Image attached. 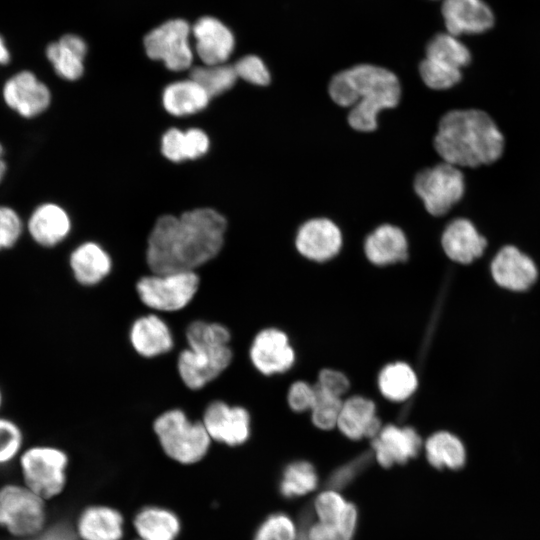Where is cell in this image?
Listing matches in <instances>:
<instances>
[{
	"mask_svg": "<svg viewBox=\"0 0 540 540\" xmlns=\"http://www.w3.org/2000/svg\"><path fill=\"white\" fill-rule=\"evenodd\" d=\"M226 227V219L211 208H197L180 217L163 215L148 239L147 264L156 274L194 271L220 252Z\"/></svg>",
	"mask_w": 540,
	"mask_h": 540,
	"instance_id": "cell-1",
	"label": "cell"
},
{
	"mask_svg": "<svg viewBox=\"0 0 540 540\" xmlns=\"http://www.w3.org/2000/svg\"><path fill=\"white\" fill-rule=\"evenodd\" d=\"M328 93L337 105L350 108L348 123L354 130L371 132L377 127L378 114L399 103L401 86L390 70L358 64L334 75Z\"/></svg>",
	"mask_w": 540,
	"mask_h": 540,
	"instance_id": "cell-2",
	"label": "cell"
},
{
	"mask_svg": "<svg viewBox=\"0 0 540 540\" xmlns=\"http://www.w3.org/2000/svg\"><path fill=\"white\" fill-rule=\"evenodd\" d=\"M504 137L484 111L452 110L439 121L434 148L444 162L475 168L497 161L504 150Z\"/></svg>",
	"mask_w": 540,
	"mask_h": 540,
	"instance_id": "cell-3",
	"label": "cell"
},
{
	"mask_svg": "<svg viewBox=\"0 0 540 540\" xmlns=\"http://www.w3.org/2000/svg\"><path fill=\"white\" fill-rule=\"evenodd\" d=\"M188 348L181 351L177 368L183 383L192 390L203 388L230 364V332L220 323L196 320L186 329Z\"/></svg>",
	"mask_w": 540,
	"mask_h": 540,
	"instance_id": "cell-4",
	"label": "cell"
},
{
	"mask_svg": "<svg viewBox=\"0 0 540 540\" xmlns=\"http://www.w3.org/2000/svg\"><path fill=\"white\" fill-rule=\"evenodd\" d=\"M47 501L21 481L0 485V529L17 540L38 536L47 525Z\"/></svg>",
	"mask_w": 540,
	"mask_h": 540,
	"instance_id": "cell-5",
	"label": "cell"
},
{
	"mask_svg": "<svg viewBox=\"0 0 540 540\" xmlns=\"http://www.w3.org/2000/svg\"><path fill=\"white\" fill-rule=\"evenodd\" d=\"M20 480L45 501L58 497L67 484V453L52 445L24 448L17 460Z\"/></svg>",
	"mask_w": 540,
	"mask_h": 540,
	"instance_id": "cell-6",
	"label": "cell"
},
{
	"mask_svg": "<svg viewBox=\"0 0 540 540\" xmlns=\"http://www.w3.org/2000/svg\"><path fill=\"white\" fill-rule=\"evenodd\" d=\"M164 453L172 460L191 465L207 454L211 438L202 422H191L180 409L162 413L153 423Z\"/></svg>",
	"mask_w": 540,
	"mask_h": 540,
	"instance_id": "cell-7",
	"label": "cell"
},
{
	"mask_svg": "<svg viewBox=\"0 0 540 540\" xmlns=\"http://www.w3.org/2000/svg\"><path fill=\"white\" fill-rule=\"evenodd\" d=\"M199 277L194 271H175L144 276L136 284L140 300L149 308L164 312L183 309L195 296Z\"/></svg>",
	"mask_w": 540,
	"mask_h": 540,
	"instance_id": "cell-8",
	"label": "cell"
},
{
	"mask_svg": "<svg viewBox=\"0 0 540 540\" xmlns=\"http://www.w3.org/2000/svg\"><path fill=\"white\" fill-rule=\"evenodd\" d=\"M414 190L425 209L433 216H443L464 195V176L459 167L442 162L418 172Z\"/></svg>",
	"mask_w": 540,
	"mask_h": 540,
	"instance_id": "cell-9",
	"label": "cell"
},
{
	"mask_svg": "<svg viewBox=\"0 0 540 540\" xmlns=\"http://www.w3.org/2000/svg\"><path fill=\"white\" fill-rule=\"evenodd\" d=\"M191 26L184 19H170L149 31L143 45L147 56L161 61L172 71H183L192 65Z\"/></svg>",
	"mask_w": 540,
	"mask_h": 540,
	"instance_id": "cell-10",
	"label": "cell"
},
{
	"mask_svg": "<svg viewBox=\"0 0 540 540\" xmlns=\"http://www.w3.org/2000/svg\"><path fill=\"white\" fill-rule=\"evenodd\" d=\"M2 96L6 105L24 118L38 116L51 102L47 85L29 70L19 71L6 80Z\"/></svg>",
	"mask_w": 540,
	"mask_h": 540,
	"instance_id": "cell-11",
	"label": "cell"
},
{
	"mask_svg": "<svg viewBox=\"0 0 540 540\" xmlns=\"http://www.w3.org/2000/svg\"><path fill=\"white\" fill-rule=\"evenodd\" d=\"M202 423L211 440L228 446L244 444L250 436L248 411L220 400L213 401L206 407Z\"/></svg>",
	"mask_w": 540,
	"mask_h": 540,
	"instance_id": "cell-12",
	"label": "cell"
},
{
	"mask_svg": "<svg viewBox=\"0 0 540 540\" xmlns=\"http://www.w3.org/2000/svg\"><path fill=\"white\" fill-rule=\"evenodd\" d=\"M191 33L194 49L204 65L226 63L235 48V36L231 29L218 18L204 16L199 18Z\"/></svg>",
	"mask_w": 540,
	"mask_h": 540,
	"instance_id": "cell-13",
	"label": "cell"
},
{
	"mask_svg": "<svg viewBox=\"0 0 540 540\" xmlns=\"http://www.w3.org/2000/svg\"><path fill=\"white\" fill-rule=\"evenodd\" d=\"M295 245L298 252L305 258L324 262L340 251L342 234L333 221L327 218H314L300 226Z\"/></svg>",
	"mask_w": 540,
	"mask_h": 540,
	"instance_id": "cell-14",
	"label": "cell"
},
{
	"mask_svg": "<svg viewBox=\"0 0 540 540\" xmlns=\"http://www.w3.org/2000/svg\"><path fill=\"white\" fill-rule=\"evenodd\" d=\"M255 368L265 375L287 371L294 363L295 354L286 334L278 329L260 331L250 348Z\"/></svg>",
	"mask_w": 540,
	"mask_h": 540,
	"instance_id": "cell-15",
	"label": "cell"
},
{
	"mask_svg": "<svg viewBox=\"0 0 540 540\" xmlns=\"http://www.w3.org/2000/svg\"><path fill=\"white\" fill-rule=\"evenodd\" d=\"M442 16L454 36L483 33L494 24L491 9L482 0H443Z\"/></svg>",
	"mask_w": 540,
	"mask_h": 540,
	"instance_id": "cell-16",
	"label": "cell"
},
{
	"mask_svg": "<svg viewBox=\"0 0 540 540\" xmlns=\"http://www.w3.org/2000/svg\"><path fill=\"white\" fill-rule=\"evenodd\" d=\"M372 448L378 463L390 467L415 457L421 448V438L412 427L387 425L373 438Z\"/></svg>",
	"mask_w": 540,
	"mask_h": 540,
	"instance_id": "cell-17",
	"label": "cell"
},
{
	"mask_svg": "<svg viewBox=\"0 0 540 540\" xmlns=\"http://www.w3.org/2000/svg\"><path fill=\"white\" fill-rule=\"evenodd\" d=\"M491 272L498 285L516 291L527 289L537 278L534 262L510 245L496 254L491 264Z\"/></svg>",
	"mask_w": 540,
	"mask_h": 540,
	"instance_id": "cell-18",
	"label": "cell"
},
{
	"mask_svg": "<svg viewBox=\"0 0 540 540\" xmlns=\"http://www.w3.org/2000/svg\"><path fill=\"white\" fill-rule=\"evenodd\" d=\"M441 244L451 260L468 264L483 254L487 242L470 220L457 218L446 226Z\"/></svg>",
	"mask_w": 540,
	"mask_h": 540,
	"instance_id": "cell-19",
	"label": "cell"
},
{
	"mask_svg": "<svg viewBox=\"0 0 540 540\" xmlns=\"http://www.w3.org/2000/svg\"><path fill=\"white\" fill-rule=\"evenodd\" d=\"M27 228L34 242L43 247H53L68 236L71 221L61 206L54 203H44L32 212Z\"/></svg>",
	"mask_w": 540,
	"mask_h": 540,
	"instance_id": "cell-20",
	"label": "cell"
},
{
	"mask_svg": "<svg viewBox=\"0 0 540 540\" xmlns=\"http://www.w3.org/2000/svg\"><path fill=\"white\" fill-rule=\"evenodd\" d=\"M337 427L346 437L359 440L374 438L381 430L373 401L362 396H353L342 403Z\"/></svg>",
	"mask_w": 540,
	"mask_h": 540,
	"instance_id": "cell-21",
	"label": "cell"
},
{
	"mask_svg": "<svg viewBox=\"0 0 540 540\" xmlns=\"http://www.w3.org/2000/svg\"><path fill=\"white\" fill-rule=\"evenodd\" d=\"M76 532L82 540H122L124 519L113 507L92 505L80 513Z\"/></svg>",
	"mask_w": 540,
	"mask_h": 540,
	"instance_id": "cell-22",
	"label": "cell"
},
{
	"mask_svg": "<svg viewBox=\"0 0 540 540\" xmlns=\"http://www.w3.org/2000/svg\"><path fill=\"white\" fill-rule=\"evenodd\" d=\"M129 338L134 350L147 358L167 353L173 347L168 325L154 314L137 318L131 326Z\"/></svg>",
	"mask_w": 540,
	"mask_h": 540,
	"instance_id": "cell-23",
	"label": "cell"
},
{
	"mask_svg": "<svg viewBox=\"0 0 540 540\" xmlns=\"http://www.w3.org/2000/svg\"><path fill=\"white\" fill-rule=\"evenodd\" d=\"M45 54L59 77L75 81L83 75L87 44L82 37L65 34L50 43Z\"/></svg>",
	"mask_w": 540,
	"mask_h": 540,
	"instance_id": "cell-24",
	"label": "cell"
},
{
	"mask_svg": "<svg viewBox=\"0 0 540 540\" xmlns=\"http://www.w3.org/2000/svg\"><path fill=\"white\" fill-rule=\"evenodd\" d=\"M364 251L368 260L375 265L393 264L407 259L408 242L399 227L383 224L367 236Z\"/></svg>",
	"mask_w": 540,
	"mask_h": 540,
	"instance_id": "cell-25",
	"label": "cell"
},
{
	"mask_svg": "<svg viewBox=\"0 0 540 540\" xmlns=\"http://www.w3.org/2000/svg\"><path fill=\"white\" fill-rule=\"evenodd\" d=\"M318 522L338 531L345 540H352L357 524L356 507L334 489L321 492L314 503Z\"/></svg>",
	"mask_w": 540,
	"mask_h": 540,
	"instance_id": "cell-26",
	"label": "cell"
},
{
	"mask_svg": "<svg viewBox=\"0 0 540 540\" xmlns=\"http://www.w3.org/2000/svg\"><path fill=\"white\" fill-rule=\"evenodd\" d=\"M69 264L76 281L85 286L101 282L112 267L109 254L94 242H85L75 248Z\"/></svg>",
	"mask_w": 540,
	"mask_h": 540,
	"instance_id": "cell-27",
	"label": "cell"
},
{
	"mask_svg": "<svg viewBox=\"0 0 540 540\" xmlns=\"http://www.w3.org/2000/svg\"><path fill=\"white\" fill-rule=\"evenodd\" d=\"M140 540H177L181 522L176 513L160 506L141 508L133 519Z\"/></svg>",
	"mask_w": 540,
	"mask_h": 540,
	"instance_id": "cell-28",
	"label": "cell"
},
{
	"mask_svg": "<svg viewBox=\"0 0 540 540\" xmlns=\"http://www.w3.org/2000/svg\"><path fill=\"white\" fill-rule=\"evenodd\" d=\"M209 99L206 91L191 78L169 84L162 95L165 110L174 116L195 114L206 108Z\"/></svg>",
	"mask_w": 540,
	"mask_h": 540,
	"instance_id": "cell-29",
	"label": "cell"
},
{
	"mask_svg": "<svg viewBox=\"0 0 540 540\" xmlns=\"http://www.w3.org/2000/svg\"><path fill=\"white\" fill-rule=\"evenodd\" d=\"M428 462L435 468L457 470L466 461L465 447L453 434L440 431L430 436L425 443Z\"/></svg>",
	"mask_w": 540,
	"mask_h": 540,
	"instance_id": "cell-30",
	"label": "cell"
},
{
	"mask_svg": "<svg viewBox=\"0 0 540 540\" xmlns=\"http://www.w3.org/2000/svg\"><path fill=\"white\" fill-rule=\"evenodd\" d=\"M379 389L391 401L409 398L417 387V377L406 363H393L382 369L379 375Z\"/></svg>",
	"mask_w": 540,
	"mask_h": 540,
	"instance_id": "cell-31",
	"label": "cell"
},
{
	"mask_svg": "<svg viewBox=\"0 0 540 540\" xmlns=\"http://www.w3.org/2000/svg\"><path fill=\"white\" fill-rule=\"evenodd\" d=\"M426 57L460 70L471 62L469 49L450 33L433 36L426 46Z\"/></svg>",
	"mask_w": 540,
	"mask_h": 540,
	"instance_id": "cell-32",
	"label": "cell"
},
{
	"mask_svg": "<svg viewBox=\"0 0 540 540\" xmlns=\"http://www.w3.org/2000/svg\"><path fill=\"white\" fill-rule=\"evenodd\" d=\"M317 484L315 468L307 461H295L284 469L279 489L284 497L295 498L313 491Z\"/></svg>",
	"mask_w": 540,
	"mask_h": 540,
	"instance_id": "cell-33",
	"label": "cell"
},
{
	"mask_svg": "<svg viewBox=\"0 0 540 540\" xmlns=\"http://www.w3.org/2000/svg\"><path fill=\"white\" fill-rule=\"evenodd\" d=\"M190 78L197 82L211 98L233 87L238 77L233 65L223 63L194 67Z\"/></svg>",
	"mask_w": 540,
	"mask_h": 540,
	"instance_id": "cell-34",
	"label": "cell"
},
{
	"mask_svg": "<svg viewBox=\"0 0 540 540\" xmlns=\"http://www.w3.org/2000/svg\"><path fill=\"white\" fill-rule=\"evenodd\" d=\"M419 73L424 84L433 90L449 89L462 78L460 69L427 57L421 61Z\"/></svg>",
	"mask_w": 540,
	"mask_h": 540,
	"instance_id": "cell-35",
	"label": "cell"
},
{
	"mask_svg": "<svg viewBox=\"0 0 540 540\" xmlns=\"http://www.w3.org/2000/svg\"><path fill=\"white\" fill-rule=\"evenodd\" d=\"M24 441L22 428L14 420L0 416V468L18 460Z\"/></svg>",
	"mask_w": 540,
	"mask_h": 540,
	"instance_id": "cell-36",
	"label": "cell"
},
{
	"mask_svg": "<svg viewBox=\"0 0 540 540\" xmlns=\"http://www.w3.org/2000/svg\"><path fill=\"white\" fill-rule=\"evenodd\" d=\"M314 404L311 408V418L314 425L323 430H329L337 426V421L342 407L340 397L331 395L317 386Z\"/></svg>",
	"mask_w": 540,
	"mask_h": 540,
	"instance_id": "cell-37",
	"label": "cell"
},
{
	"mask_svg": "<svg viewBox=\"0 0 540 540\" xmlns=\"http://www.w3.org/2000/svg\"><path fill=\"white\" fill-rule=\"evenodd\" d=\"M296 534L292 519L283 513H275L259 525L253 540H296Z\"/></svg>",
	"mask_w": 540,
	"mask_h": 540,
	"instance_id": "cell-38",
	"label": "cell"
},
{
	"mask_svg": "<svg viewBox=\"0 0 540 540\" xmlns=\"http://www.w3.org/2000/svg\"><path fill=\"white\" fill-rule=\"evenodd\" d=\"M237 77L257 86L270 82V73L263 60L256 55L241 57L234 65Z\"/></svg>",
	"mask_w": 540,
	"mask_h": 540,
	"instance_id": "cell-39",
	"label": "cell"
},
{
	"mask_svg": "<svg viewBox=\"0 0 540 540\" xmlns=\"http://www.w3.org/2000/svg\"><path fill=\"white\" fill-rule=\"evenodd\" d=\"M23 233V222L9 206L0 205V251L12 248Z\"/></svg>",
	"mask_w": 540,
	"mask_h": 540,
	"instance_id": "cell-40",
	"label": "cell"
},
{
	"mask_svg": "<svg viewBox=\"0 0 540 540\" xmlns=\"http://www.w3.org/2000/svg\"><path fill=\"white\" fill-rule=\"evenodd\" d=\"M370 461V455L364 453L336 469L329 477L328 486L337 490L346 487L358 476Z\"/></svg>",
	"mask_w": 540,
	"mask_h": 540,
	"instance_id": "cell-41",
	"label": "cell"
},
{
	"mask_svg": "<svg viewBox=\"0 0 540 540\" xmlns=\"http://www.w3.org/2000/svg\"><path fill=\"white\" fill-rule=\"evenodd\" d=\"M161 151L167 159L173 162L185 160V133L177 128L167 130L161 140Z\"/></svg>",
	"mask_w": 540,
	"mask_h": 540,
	"instance_id": "cell-42",
	"label": "cell"
},
{
	"mask_svg": "<svg viewBox=\"0 0 540 540\" xmlns=\"http://www.w3.org/2000/svg\"><path fill=\"white\" fill-rule=\"evenodd\" d=\"M316 396L315 387L310 386L306 382H295L288 392V403L292 410L296 412H304L311 410Z\"/></svg>",
	"mask_w": 540,
	"mask_h": 540,
	"instance_id": "cell-43",
	"label": "cell"
},
{
	"mask_svg": "<svg viewBox=\"0 0 540 540\" xmlns=\"http://www.w3.org/2000/svg\"><path fill=\"white\" fill-rule=\"evenodd\" d=\"M316 386L331 395L340 397L348 390L349 381L339 371L324 369L318 376V384Z\"/></svg>",
	"mask_w": 540,
	"mask_h": 540,
	"instance_id": "cell-44",
	"label": "cell"
},
{
	"mask_svg": "<svg viewBox=\"0 0 540 540\" xmlns=\"http://www.w3.org/2000/svg\"><path fill=\"white\" fill-rule=\"evenodd\" d=\"M186 159H197L203 156L209 149L207 134L198 128L185 131Z\"/></svg>",
	"mask_w": 540,
	"mask_h": 540,
	"instance_id": "cell-45",
	"label": "cell"
},
{
	"mask_svg": "<svg viewBox=\"0 0 540 540\" xmlns=\"http://www.w3.org/2000/svg\"><path fill=\"white\" fill-rule=\"evenodd\" d=\"M11 61V54L2 35H0V66Z\"/></svg>",
	"mask_w": 540,
	"mask_h": 540,
	"instance_id": "cell-46",
	"label": "cell"
},
{
	"mask_svg": "<svg viewBox=\"0 0 540 540\" xmlns=\"http://www.w3.org/2000/svg\"><path fill=\"white\" fill-rule=\"evenodd\" d=\"M5 156V150L3 145L0 143V183L2 182L6 171H7V163L4 159Z\"/></svg>",
	"mask_w": 540,
	"mask_h": 540,
	"instance_id": "cell-47",
	"label": "cell"
},
{
	"mask_svg": "<svg viewBox=\"0 0 540 540\" xmlns=\"http://www.w3.org/2000/svg\"><path fill=\"white\" fill-rule=\"evenodd\" d=\"M2 404H3V394H2V391L0 389V409L2 407Z\"/></svg>",
	"mask_w": 540,
	"mask_h": 540,
	"instance_id": "cell-48",
	"label": "cell"
},
{
	"mask_svg": "<svg viewBox=\"0 0 540 540\" xmlns=\"http://www.w3.org/2000/svg\"><path fill=\"white\" fill-rule=\"evenodd\" d=\"M136 540H140V539H136Z\"/></svg>",
	"mask_w": 540,
	"mask_h": 540,
	"instance_id": "cell-49",
	"label": "cell"
}]
</instances>
